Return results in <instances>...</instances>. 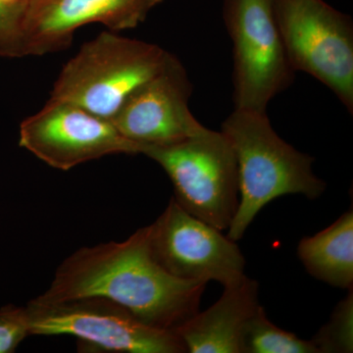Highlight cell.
Returning a JSON list of instances; mask_svg holds the SVG:
<instances>
[{
  "label": "cell",
  "instance_id": "obj_11",
  "mask_svg": "<svg viewBox=\"0 0 353 353\" xmlns=\"http://www.w3.org/2000/svg\"><path fill=\"white\" fill-rule=\"evenodd\" d=\"M192 92L187 70L171 53L163 68L127 99L111 123L141 150L185 141L206 129L190 111Z\"/></svg>",
  "mask_w": 353,
  "mask_h": 353
},
{
  "label": "cell",
  "instance_id": "obj_15",
  "mask_svg": "<svg viewBox=\"0 0 353 353\" xmlns=\"http://www.w3.org/2000/svg\"><path fill=\"white\" fill-rule=\"evenodd\" d=\"M350 290L334 308L330 321L311 340L319 353L353 352V292Z\"/></svg>",
  "mask_w": 353,
  "mask_h": 353
},
{
  "label": "cell",
  "instance_id": "obj_16",
  "mask_svg": "<svg viewBox=\"0 0 353 353\" xmlns=\"http://www.w3.org/2000/svg\"><path fill=\"white\" fill-rule=\"evenodd\" d=\"M29 334L24 307L7 305L0 309V353L14 352Z\"/></svg>",
  "mask_w": 353,
  "mask_h": 353
},
{
  "label": "cell",
  "instance_id": "obj_10",
  "mask_svg": "<svg viewBox=\"0 0 353 353\" xmlns=\"http://www.w3.org/2000/svg\"><path fill=\"white\" fill-rule=\"evenodd\" d=\"M19 145L62 171L108 155L141 154V148L123 137L111 121L52 99L23 121Z\"/></svg>",
  "mask_w": 353,
  "mask_h": 353
},
{
  "label": "cell",
  "instance_id": "obj_4",
  "mask_svg": "<svg viewBox=\"0 0 353 353\" xmlns=\"http://www.w3.org/2000/svg\"><path fill=\"white\" fill-rule=\"evenodd\" d=\"M141 154L166 172L181 208L221 231L229 229L240 201L239 173L233 148L222 132L206 128L172 145L143 146Z\"/></svg>",
  "mask_w": 353,
  "mask_h": 353
},
{
  "label": "cell",
  "instance_id": "obj_8",
  "mask_svg": "<svg viewBox=\"0 0 353 353\" xmlns=\"http://www.w3.org/2000/svg\"><path fill=\"white\" fill-rule=\"evenodd\" d=\"M30 334H70L108 352H187L173 330L145 324L105 299H76L57 303L32 301L24 307Z\"/></svg>",
  "mask_w": 353,
  "mask_h": 353
},
{
  "label": "cell",
  "instance_id": "obj_12",
  "mask_svg": "<svg viewBox=\"0 0 353 353\" xmlns=\"http://www.w3.org/2000/svg\"><path fill=\"white\" fill-rule=\"evenodd\" d=\"M259 284L245 275L224 287L212 306L196 313L174 331L187 352L243 353V334L260 307Z\"/></svg>",
  "mask_w": 353,
  "mask_h": 353
},
{
  "label": "cell",
  "instance_id": "obj_1",
  "mask_svg": "<svg viewBox=\"0 0 353 353\" xmlns=\"http://www.w3.org/2000/svg\"><path fill=\"white\" fill-rule=\"evenodd\" d=\"M150 226L127 240L82 248L55 272L50 287L34 301L57 303L105 299L157 328L176 330L196 314L206 283L182 280L161 266L150 250Z\"/></svg>",
  "mask_w": 353,
  "mask_h": 353
},
{
  "label": "cell",
  "instance_id": "obj_17",
  "mask_svg": "<svg viewBox=\"0 0 353 353\" xmlns=\"http://www.w3.org/2000/svg\"><path fill=\"white\" fill-rule=\"evenodd\" d=\"M11 4H6L0 0V34L3 32L4 28L10 15Z\"/></svg>",
  "mask_w": 353,
  "mask_h": 353
},
{
  "label": "cell",
  "instance_id": "obj_5",
  "mask_svg": "<svg viewBox=\"0 0 353 353\" xmlns=\"http://www.w3.org/2000/svg\"><path fill=\"white\" fill-rule=\"evenodd\" d=\"M163 0H18L0 34V55L41 57L65 50L77 30L99 23L134 29Z\"/></svg>",
  "mask_w": 353,
  "mask_h": 353
},
{
  "label": "cell",
  "instance_id": "obj_6",
  "mask_svg": "<svg viewBox=\"0 0 353 353\" xmlns=\"http://www.w3.org/2000/svg\"><path fill=\"white\" fill-rule=\"evenodd\" d=\"M223 20L233 51L234 108L266 112L294 83L274 0H224Z\"/></svg>",
  "mask_w": 353,
  "mask_h": 353
},
{
  "label": "cell",
  "instance_id": "obj_14",
  "mask_svg": "<svg viewBox=\"0 0 353 353\" xmlns=\"http://www.w3.org/2000/svg\"><path fill=\"white\" fill-rule=\"evenodd\" d=\"M243 353H319L312 341L279 328L267 318L264 308L250 318L243 334Z\"/></svg>",
  "mask_w": 353,
  "mask_h": 353
},
{
  "label": "cell",
  "instance_id": "obj_2",
  "mask_svg": "<svg viewBox=\"0 0 353 353\" xmlns=\"http://www.w3.org/2000/svg\"><path fill=\"white\" fill-rule=\"evenodd\" d=\"M220 131L238 164L240 201L227 234L232 241H240L260 210L278 197L301 194L313 201L326 190L313 172L314 158L281 138L266 112L234 108Z\"/></svg>",
  "mask_w": 353,
  "mask_h": 353
},
{
  "label": "cell",
  "instance_id": "obj_9",
  "mask_svg": "<svg viewBox=\"0 0 353 353\" xmlns=\"http://www.w3.org/2000/svg\"><path fill=\"white\" fill-rule=\"evenodd\" d=\"M150 250L162 267L179 279L226 287L243 278L245 260L236 241L181 208L172 199L150 225Z\"/></svg>",
  "mask_w": 353,
  "mask_h": 353
},
{
  "label": "cell",
  "instance_id": "obj_13",
  "mask_svg": "<svg viewBox=\"0 0 353 353\" xmlns=\"http://www.w3.org/2000/svg\"><path fill=\"white\" fill-rule=\"evenodd\" d=\"M297 254L311 276L340 289L353 287V211L343 213L328 228L305 236Z\"/></svg>",
  "mask_w": 353,
  "mask_h": 353
},
{
  "label": "cell",
  "instance_id": "obj_7",
  "mask_svg": "<svg viewBox=\"0 0 353 353\" xmlns=\"http://www.w3.org/2000/svg\"><path fill=\"white\" fill-rule=\"evenodd\" d=\"M292 68L313 77L353 112V23L325 0H274Z\"/></svg>",
  "mask_w": 353,
  "mask_h": 353
},
{
  "label": "cell",
  "instance_id": "obj_3",
  "mask_svg": "<svg viewBox=\"0 0 353 353\" xmlns=\"http://www.w3.org/2000/svg\"><path fill=\"white\" fill-rule=\"evenodd\" d=\"M171 53L154 43L103 32L88 41L60 72L50 99L111 121Z\"/></svg>",
  "mask_w": 353,
  "mask_h": 353
},
{
  "label": "cell",
  "instance_id": "obj_18",
  "mask_svg": "<svg viewBox=\"0 0 353 353\" xmlns=\"http://www.w3.org/2000/svg\"><path fill=\"white\" fill-rule=\"evenodd\" d=\"M1 1L6 4H13L15 3V2H17L18 0H1Z\"/></svg>",
  "mask_w": 353,
  "mask_h": 353
}]
</instances>
